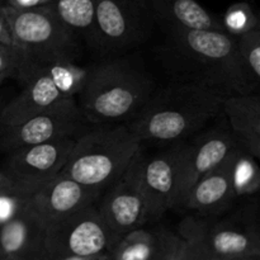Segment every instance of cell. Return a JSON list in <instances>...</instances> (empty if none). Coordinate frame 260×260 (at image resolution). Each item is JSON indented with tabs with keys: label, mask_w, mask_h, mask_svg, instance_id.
<instances>
[{
	"label": "cell",
	"mask_w": 260,
	"mask_h": 260,
	"mask_svg": "<svg viewBox=\"0 0 260 260\" xmlns=\"http://www.w3.org/2000/svg\"><path fill=\"white\" fill-rule=\"evenodd\" d=\"M161 57L175 80L203 86L225 98L254 93L259 85L239 53L236 37L223 30L167 29Z\"/></svg>",
	"instance_id": "obj_1"
},
{
	"label": "cell",
	"mask_w": 260,
	"mask_h": 260,
	"mask_svg": "<svg viewBox=\"0 0 260 260\" xmlns=\"http://www.w3.org/2000/svg\"><path fill=\"white\" fill-rule=\"evenodd\" d=\"M223 96L203 86L172 81L135 114L128 124L142 141L174 142L205 127L222 111Z\"/></svg>",
	"instance_id": "obj_2"
},
{
	"label": "cell",
	"mask_w": 260,
	"mask_h": 260,
	"mask_svg": "<svg viewBox=\"0 0 260 260\" xmlns=\"http://www.w3.org/2000/svg\"><path fill=\"white\" fill-rule=\"evenodd\" d=\"M154 91L146 71L128 61H107L93 66L78 107L84 121L94 124L132 119Z\"/></svg>",
	"instance_id": "obj_3"
},
{
	"label": "cell",
	"mask_w": 260,
	"mask_h": 260,
	"mask_svg": "<svg viewBox=\"0 0 260 260\" xmlns=\"http://www.w3.org/2000/svg\"><path fill=\"white\" fill-rule=\"evenodd\" d=\"M128 126L95 129L75 139L61 174L102 193L116 182L141 151Z\"/></svg>",
	"instance_id": "obj_4"
},
{
	"label": "cell",
	"mask_w": 260,
	"mask_h": 260,
	"mask_svg": "<svg viewBox=\"0 0 260 260\" xmlns=\"http://www.w3.org/2000/svg\"><path fill=\"white\" fill-rule=\"evenodd\" d=\"M12 33L13 46L27 60L24 85L36 68L51 61L75 60L78 37L56 17L50 4L29 9H14L4 5Z\"/></svg>",
	"instance_id": "obj_5"
},
{
	"label": "cell",
	"mask_w": 260,
	"mask_h": 260,
	"mask_svg": "<svg viewBox=\"0 0 260 260\" xmlns=\"http://www.w3.org/2000/svg\"><path fill=\"white\" fill-rule=\"evenodd\" d=\"M156 25L149 0H95L93 48L117 52L146 42Z\"/></svg>",
	"instance_id": "obj_6"
},
{
	"label": "cell",
	"mask_w": 260,
	"mask_h": 260,
	"mask_svg": "<svg viewBox=\"0 0 260 260\" xmlns=\"http://www.w3.org/2000/svg\"><path fill=\"white\" fill-rule=\"evenodd\" d=\"M43 241L50 260L65 256H94L108 253L117 239L94 205L47 223Z\"/></svg>",
	"instance_id": "obj_7"
},
{
	"label": "cell",
	"mask_w": 260,
	"mask_h": 260,
	"mask_svg": "<svg viewBox=\"0 0 260 260\" xmlns=\"http://www.w3.org/2000/svg\"><path fill=\"white\" fill-rule=\"evenodd\" d=\"M142 152L134 157L123 174L112 183L98 207L107 228L117 241L129 231L149 222L146 200L141 187Z\"/></svg>",
	"instance_id": "obj_8"
},
{
	"label": "cell",
	"mask_w": 260,
	"mask_h": 260,
	"mask_svg": "<svg viewBox=\"0 0 260 260\" xmlns=\"http://www.w3.org/2000/svg\"><path fill=\"white\" fill-rule=\"evenodd\" d=\"M83 121L76 101L68 98L50 111L0 129V150L12 152L22 147L74 137Z\"/></svg>",
	"instance_id": "obj_9"
},
{
	"label": "cell",
	"mask_w": 260,
	"mask_h": 260,
	"mask_svg": "<svg viewBox=\"0 0 260 260\" xmlns=\"http://www.w3.org/2000/svg\"><path fill=\"white\" fill-rule=\"evenodd\" d=\"M74 144L75 139L68 137L18 149L9 152L4 170L13 180L14 188L32 194L60 174Z\"/></svg>",
	"instance_id": "obj_10"
},
{
	"label": "cell",
	"mask_w": 260,
	"mask_h": 260,
	"mask_svg": "<svg viewBox=\"0 0 260 260\" xmlns=\"http://www.w3.org/2000/svg\"><path fill=\"white\" fill-rule=\"evenodd\" d=\"M183 147V144H175L150 159L142 157L141 187L149 221L157 220L167 211L174 210Z\"/></svg>",
	"instance_id": "obj_11"
},
{
	"label": "cell",
	"mask_w": 260,
	"mask_h": 260,
	"mask_svg": "<svg viewBox=\"0 0 260 260\" xmlns=\"http://www.w3.org/2000/svg\"><path fill=\"white\" fill-rule=\"evenodd\" d=\"M240 144L231 131L212 129L197 137L192 144L184 145L179 169V184L174 210L185 193L202 177L221 167L239 149Z\"/></svg>",
	"instance_id": "obj_12"
},
{
	"label": "cell",
	"mask_w": 260,
	"mask_h": 260,
	"mask_svg": "<svg viewBox=\"0 0 260 260\" xmlns=\"http://www.w3.org/2000/svg\"><path fill=\"white\" fill-rule=\"evenodd\" d=\"M99 194L60 173L30 194V208L46 226L57 218L94 205Z\"/></svg>",
	"instance_id": "obj_13"
},
{
	"label": "cell",
	"mask_w": 260,
	"mask_h": 260,
	"mask_svg": "<svg viewBox=\"0 0 260 260\" xmlns=\"http://www.w3.org/2000/svg\"><path fill=\"white\" fill-rule=\"evenodd\" d=\"M198 230L206 245L223 259L260 253L258 223L245 216L210 223L197 217Z\"/></svg>",
	"instance_id": "obj_14"
},
{
	"label": "cell",
	"mask_w": 260,
	"mask_h": 260,
	"mask_svg": "<svg viewBox=\"0 0 260 260\" xmlns=\"http://www.w3.org/2000/svg\"><path fill=\"white\" fill-rule=\"evenodd\" d=\"M45 223L29 207L0 226V260H50L43 241Z\"/></svg>",
	"instance_id": "obj_15"
},
{
	"label": "cell",
	"mask_w": 260,
	"mask_h": 260,
	"mask_svg": "<svg viewBox=\"0 0 260 260\" xmlns=\"http://www.w3.org/2000/svg\"><path fill=\"white\" fill-rule=\"evenodd\" d=\"M50 76L36 73L23 85V90L13 101L3 106L0 112V129L14 126L36 114L50 111L65 101Z\"/></svg>",
	"instance_id": "obj_16"
},
{
	"label": "cell",
	"mask_w": 260,
	"mask_h": 260,
	"mask_svg": "<svg viewBox=\"0 0 260 260\" xmlns=\"http://www.w3.org/2000/svg\"><path fill=\"white\" fill-rule=\"evenodd\" d=\"M229 160L193 184L175 211H192L198 215L210 216L228 210L235 200Z\"/></svg>",
	"instance_id": "obj_17"
},
{
	"label": "cell",
	"mask_w": 260,
	"mask_h": 260,
	"mask_svg": "<svg viewBox=\"0 0 260 260\" xmlns=\"http://www.w3.org/2000/svg\"><path fill=\"white\" fill-rule=\"evenodd\" d=\"M222 112L230 122L231 134L240 146L260 157V98L258 94H235L222 99Z\"/></svg>",
	"instance_id": "obj_18"
},
{
	"label": "cell",
	"mask_w": 260,
	"mask_h": 260,
	"mask_svg": "<svg viewBox=\"0 0 260 260\" xmlns=\"http://www.w3.org/2000/svg\"><path fill=\"white\" fill-rule=\"evenodd\" d=\"M156 24L165 29L223 30L222 22L196 0H149Z\"/></svg>",
	"instance_id": "obj_19"
},
{
	"label": "cell",
	"mask_w": 260,
	"mask_h": 260,
	"mask_svg": "<svg viewBox=\"0 0 260 260\" xmlns=\"http://www.w3.org/2000/svg\"><path fill=\"white\" fill-rule=\"evenodd\" d=\"M50 7L70 32L93 47L95 0H53Z\"/></svg>",
	"instance_id": "obj_20"
},
{
	"label": "cell",
	"mask_w": 260,
	"mask_h": 260,
	"mask_svg": "<svg viewBox=\"0 0 260 260\" xmlns=\"http://www.w3.org/2000/svg\"><path fill=\"white\" fill-rule=\"evenodd\" d=\"M94 65L81 66L75 62V60H62L51 61V62L43 63L35 69L32 76L36 73H43L50 76L51 80L60 90L65 98H74L80 94L83 88L85 86L89 76ZM30 76V78H32Z\"/></svg>",
	"instance_id": "obj_21"
},
{
	"label": "cell",
	"mask_w": 260,
	"mask_h": 260,
	"mask_svg": "<svg viewBox=\"0 0 260 260\" xmlns=\"http://www.w3.org/2000/svg\"><path fill=\"white\" fill-rule=\"evenodd\" d=\"M157 230L144 228L124 234L108 251V260H152L157 249Z\"/></svg>",
	"instance_id": "obj_22"
},
{
	"label": "cell",
	"mask_w": 260,
	"mask_h": 260,
	"mask_svg": "<svg viewBox=\"0 0 260 260\" xmlns=\"http://www.w3.org/2000/svg\"><path fill=\"white\" fill-rule=\"evenodd\" d=\"M256 157L239 147L229 160L231 184L235 198L256 193L260 188V169Z\"/></svg>",
	"instance_id": "obj_23"
},
{
	"label": "cell",
	"mask_w": 260,
	"mask_h": 260,
	"mask_svg": "<svg viewBox=\"0 0 260 260\" xmlns=\"http://www.w3.org/2000/svg\"><path fill=\"white\" fill-rule=\"evenodd\" d=\"M226 32L233 36L243 35L251 29L259 28V20L253 8L248 3H235L226 10L221 20Z\"/></svg>",
	"instance_id": "obj_24"
},
{
	"label": "cell",
	"mask_w": 260,
	"mask_h": 260,
	"mask_svg": "<svg viewBox=\"0 0 260 260\" xmlns=\"http://www.w3.org/2000/svg\"><path fill=\"white\" fill-rule=\"evenodd\" d=\"M239 53L256 81L260 80V28L235 36Z\"/></svg>",
	"instance_id": "obj_25"
},
{
	"label": "cell",
	"mask_w": 260,
	"mask_h": 260,
	"mask_svg": "<svg viewBox=\"0 0 260 260\" xmlns=\"http://www.w3.org/2000/svg\"><path fill=\"white\" fill-rule=\"evenodd\" d=\"M0 74L23 84L27 74V60L19 48L0 42Z\"/></svg>",
	"instance_id": "obj_26"
},
{
	"label": "cell",
	"mask_w": 260,
	"mask_h": 260,
	"mask_svg": "<svg viewBox=\"0 0 260 260\" xmlns=\"http://www.w3.org/2000/svg\"><path fill=\"white\" fill-rule=\"evenodd\" d=\"M30 206V193L13 188L0 193V226L17 217Z\"/></svg>",
	"instance_id": "obj_27"
},
{
	"label": "cell",
	"mask_w": 260,
	"mask_h": 260,
	"mask_svg": "<svg viewBox=\"0 0 260 260\" xmlns=\"http://www.w3.org/2000/svg\"><path fill=\"white\" fill-rule=\"evenodd\" d=\"M179 234L192 241L193 246H194V260H225L221 256L216 255L206 245L202 236H201L200 230H198L197 217L189 216V217L184 218L179 225Z\"/></svg>",
	"instance_id": "obj_28"
},
{
	"label": "cell",
	"mask_w": 260,
	"mask_h": 260,
	"mask_svg": "<svg viewBox=\"0 0 260 260\" xmlns=\"http://www.w3.org/2000/svg\"><path fill=\"white\" fill-rule=\"evenodd\" d=\"M157 238L159 243L152 260H179L184 249L185 239L180 234L165 229L157 230Z\"/></svg>",
	"instance_id": "obj_29"
},
{
	"label": "cell",
	"mask_w": 260,
	"mask_h": 260,
	"mask_svg": "<svg viewBox=\"0 0 260 260\" xmlns=\"http://www.w3.org/2000/svg\"><path fill=\"white\" fill-rule=\"evenodd\" d=\"M2 4L7 7L14 8V9H29V8H37L47 5L53 0H0Z\"/></svg>",
	"instance_id": "obj_30"
},
{
	"label": "cell",
	"mask_w": 260,
	"mask_h": 260,
	"mask_svg": "<svg viewBox=\"0 0 260 260\" xmlns=\"http://www.w3.org/2000/svg\"><path fill=\"white\" fill-rule=\"evenodd\" d=\"M0 42L7 43V45H13L9 23H8L7 14H5L4 4H2V3H0Z\"/></svg>",
	"instance_id": "obj_31"
},
{
	"label": "cell",
	"mask_w": 260,
	"mask_h": 260,
	"mask_svg": "<svg viewBox=\"0 0 260 260\" xmlns=\"http://www.w3.org/2000/svg\"><path fill=\"white\" fill-rule=\"evenodd\" d=\"M14 188L13 180L8 175V173L4 169H0V193L5 192V190H10Z\"/></svg>",
	"instance_id": "obj_32"
},
{
	"label": "cell",
	"mask_w": 260,
	"mask_h": 260,
	"mask_svg": "<svg viewBox=\"0 0 260 260\" xmlns=\"http://www.w3.org/2000/svg\"><path fill=\"white\" fill-rule=\"evenodd\" d=\"M183 238H184V236H183ZM184 239H185V245H184V249H183L182 255H180L179 260H194V258H196L194 246H193L192 241H190L189 239H187V238H184Z\"/></svg>",
	"instance_id": "obj_33"
},
{
	"label": "cell",
	"mask_w": 260,
	"mask_h": 260,
	"mask_svg": "<svg viewBox=\"0 0 260 260\" xmlns=\"http://www.w3.org/2000/svg\"><path fill=\"white\" fill-rule=\"evenodd\" d=\"M225 260H260V253L245 254V255L234 256V258H229V259H225Z\"/></svg>",
	"instance_id": "obj_34"
},
{
	"label": "cell",
	"mask_w": 260,
	"mask_h": 260,
	"mask_svg": "<svg viewBox=\"0 0 260 260\" xmlns=\"http://www.w3.org/2000/svg\"><path fill=\"white\" fill-rule=\"evenodd\" d=\"M102 254H99V255H94V256H65V258H57L52 260H98V258Z\"/></svg>",
	"instance_id": "obj_35"
},
{
	"label": "cell",
	"mask_w": 260,
	"mask_h": 260,
	"mask_svg": "<svg viewBox=\"0 0 260 260\" xmlns=\"http://www.w3.org/2000/svg\"><path fill=\"white\" fill-rule=\"evenodd\" d=\"M7 79H9V78H8V76L5 75V74H0V86H2V84L4 83V81L7 80Z\"/></svg>",
	"instance_id": "obj_36"
},
{
	"label": "cell",
	"mask_w": 260,
	"mask_h": 260,
	"mask_svg": "<svg viewBox=\"0 0 260 260\" xmlns=\"http://www.w3.org/2000/svg\"><path fill=\"white\" fill-rule=\"evenodd\" d=\"M98 260H108V253H104L99 256Z\"/></svg>",
	"instance_id": "obj_37"
},
{
	"label": "cell",
	"mask_w": 260,
	"mask_h": 260,
	"mask_svg": "<svg viewBox=\"0 0 260 260\" xmlns=\"http://www.w3.org/2000/svg\"><path fill=\"white\" fill-rule=\"evenodd\" d=\"M5 260H23V259H17V258H9V259H5Z\"/></svg>",
	"instance_id": "obj_38"
},
{
	"label": "cell",
	"mask_w": 260,
	"mask_h": 260,
	"mask_svg": "<svg viewBox=\"0 0 260 260\" xmlns=\"http://www.w3.org/2000/svg\"><path fill=\"white\" fill-rule=\"evenodd\" d=\"M2 108H3V104L0 103V112H2Z\"/></svg>",
	"instance_id": "obj_39"
},
{
	"label": "cell",
	"mask_w": 260,
	"mask_h": 260,
	"mask_svg": "<svg viewBox=\"0 0 260 260\" xmlns=\"http://www.w3.org/2000/svg\"><path fill=\"white\" fill-rule=\"evenodd\" d=\"M0 3H2V2H0Z\"/></svg>",
	"instance_id": "obj_40"
}]
</instances>
